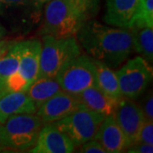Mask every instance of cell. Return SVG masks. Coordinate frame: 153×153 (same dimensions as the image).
<instances>
[{
	"instance_id": "1",
	"label": "cell",
	"mask_w": 153,
	"mask_h": 153,
	"mask_svg": "<svg viewBox=\"0 0 153 153\" xmlns=\"http://www.w3.org/2000/svg\"><path fill=\"white\" fill-rule=\"evenodd\" d=\"M76 36L89 57L111 68L118 67L134 51L128 28H111L89 19L83 22Z\"/></svg>"
},
{
	"instance_id": "2",
	"label": "cell",
	"mask_w": 153,
	"mask_h": 153,
	"mask_svg": "<svg viewBox=\"0 0 153 153\" xmlns=\"http://www.w3.org/2000/svg\"><path fill=\"white\" fill-rule=\"evenodd\" d=\"M85 21L69 0H49L45 3L42 33L57 38L75 37Z\"/></svg>"
},
{
	"instance_id": "3",
	"label": "cell",
	"mask_w": 153,
	"mask_h": 153,
	"mask_svg": "<svg viewBox=\"0 0 153 153\" xmlns=\"http://www.w3.org/2000/svg\"><path fill=\"white\" fill-rule=\"evenodd\" d=\"M44 122L34 114H19L0 123V146L3 149L30 150L36 144Z\"/></svg>"
},
{
	"instance_id": "4",
	"label": "cell",
	"mask_w": 153,
	"mask_h": 153,
	"mask_svg": "<svg viewBox=\"0 0 153 153\" xmlns=\"http://www.w3.org/2000/svg\"><path fill=\"white\" fill-rule=\"evenodd\" d=\"M80 54V47L75 37L57 38L44 35L38 77H55L66 62Z\"/></svg>"
},
{
	"instance_id": "5",
	"label": "cell",
	"mask_w": 153,
	"mask_h": 153,
	"mask_svg": "<svg viewBox=\"0 0 153 153\" xmlns=\"http://www.w3.org/2000/svg\"><path fill=\"white\" fill-rule=\"evenodd\" d=\"M55 77L62 90L73 94H77L87 88L97 85L94 60L81 54L66 62Z\"/></svg>"
},
{
	"instance_id": "6",
	"label": "cell",
	"mask_w": 153,
	"mask_h": 153,
	"mask_svg": "<svg viewBox=\"0 0 153 153\" xmlns=\"http://www.w3.org/2000/svg\"><path fill=\"white\" fill-rule=\"evenodd\" d=\"M105 117L100 112L81 109L53 124L71 140L75 147H78L93 139Z\"/></svg>"
},
{
	"instance_id": "7",
	"label": "cell",
	"mask_w": 153,
	"mask_h": 153,
	"mask_svg": "<svg viewBox=\"0 0 153 153\" xmlns=\"http://www.w3.org/2000/svg\"><path fill=\"white\" fill-rule=\"evenodd\" d=\"M122 96L129 100L140 97L152 79V69L141 56L128 60L116 71Z\"/></svg>"
},
{
	"instance_id": "8",
	"label": "cell",
	"mask_w": 153,
	"mask_h": 153,
	"mask_svg": "<svg viewBox=\"0 0 153 153\" xmlns=\"http://www.w3.org/2000/svg\"><path fill=\"white\" fill-rule=\"evenodd\" d=\"M42 5L38 0H0V15L13 28L28 31L39 21Z\"/></svg>"
},
{
	"instance_id": "9",
	"label": "cell",
	"mask_w": 153,
	"mask_h": 153,
	"mask_svg": "<svg viewBox=\"0 0 153 153\" xmlns=\"http://www.w3.org/2000/svg\"><path fill=\"white\" fill-rule=\"evenodd\" d=\"M81 109L85 108L76 94L61 90L40 105L36 111V115L46 124L55 123Z\"/></svg>"
},
{
	"instance_id": "10",
	"label": "cell",
	"mask_w": 153,
	"mask_h": 153,
	"mask_svg": "<svg viewBox=\"0 0 153 153\" xmlns=\"http://www.w3.org/2000/svg\"><path fill=\"white\" fill-rule=\"evenodd\" d=\"M112 115L125 136L128 146H130L146 120L140 105L134 100L123 97L117 101Z\"/></svg>"
},
{
	"instance_id": "11",
	"label": "cell",
	"mask_w": 153,
	"mask_h": 153,
	"mask_svg": "<svg viewBox=\"0 0 153 153\" xmlns=\"http://www.w3.org/2000/svg\"><path fill=\"white\" fill-rule=\"evenodd\" d=\"M75 150L71 140L53 123L44 124L36 144L29 150L33 153H71Z\"/></svg>"
},
{
	"instance_id": "12",
	"label": "cell",
	"mask_w": 153,
	"mask_h": 153,
	"mask_svg": "<svg viewBox=\"0 0 153 153\" xmlns=\"http://www.w3.org/2000/svg\"><path fill=\"white\" fill-rule=\"evenodd\" d=\"M93 139L102 145L106 153L122 152L128 147L125 136L112 114L105 117Z\"/></svg>"
},
{
	"instance_id": "13",
	"label": "cell",
	"mask_w": 153,
	"mask_h": 153,
	"mask_svg": "<svg viewBox=\"0 0 153 153\" xmlns=\"http://www.w3.org/2000/svg\"><path fill=\"white\" fill-rule=\"evenodd\" d=\"M37 107L26 92H8L0 97V123L19 114H35Z\"/></svg>"
},
{
	"instance_id": "14",
	"label": "cell",
	"mask_w": 153,
	"mask_h": 153,
	"mask_svg": "<svg viewBox=\"0 0 153 153\" xmlns=\"http://www.w3.org/2000/svg\"><path fill=\"white\" fill-rule=\"evenodd\" d=\"M42 44L37 39L25 40L18 71L31 85L38 77Z\"/></svg>"
},
{
	"instance_id": "15",
	"label": "cell",
	"mask_w": 153,
	"mask_h": 153,
	"mask_svg": "<svg viewBox=\"0 0 153 153\" xmlns=\"http://www.w3.org/2000/svg\"><path fill=\"white\" fill-rule=\"evenodd\" d=\"M139 0H105L104 22L111 26L128 28Z\"/></svg>"
},
{
	"instance_id": "16",
	"label": "cell",
	"mask_w": 153,
	"mask_h": 153,
	"mask_svg": "<svg viewBox=\"0 0 153 153\" xmlns=\"http://www.w3.org/2000/svg\"><path fill=\"white\" fill-rule=\"evenodd\" d=\"M85 109L100 112L106 116L113 114L117 101L110 98L97 86L87 88L76 94Z\"/></svg>"
},
{
	"instance_id": "17",
	"label": "cell",
	"mask_w": 153,
	"mask_h": 153,
	"mask_svg": "<svg viewBox=\"0 0 153 153\" xmlns=\"http://www.w3.org/2000/svg\"><path fill=\"white\" fill-rule=\"evenodd\" d=\"M25 41L11 43L4 54L0 58V92L8 93L5 81L8 76L18 71Z\"/></svg>"
},
{
	"instance_id": "18",
	"label": "cell",
	"mask_w": 153,
	"mask_h": 153,
	"mask_svg": "<svg viewBox=\"0 0 153 153\" xmlns=\"http://www.w3.org/2000/svg\"><path fill=\"white\" fill-rule=\"evenodd\" d=\"M61 90L56 77H38L29 86L26 93L38 109L45 101Z\"/></svg>"
},
{
	"instance_id": "19",
	"label": "cell",
	"mask_w": 153,
	"mask_h": 153,
	"mask_svg": "<svg viewBox=\"0 0 153 153\" xmlns=\"http://www.w3.org/2000/svg\"><path fill=\"white\" fill-rule=\"evenodd\" d=\"M94 62L96 70L97 86L110 98L118 101L123 96L121 94L116 71L100 60H94Z\"/></svg>"
},
{
	"instance_id": "20",
	"label": "cell",
	"mask_w": 153,
	"mask_h": 153,
	"mask_svg": "<svg viewBox=\"0 0 153 153\" xmlns=\"http://www.w3.org/2000/svg\"><path fill=\"white\" fill-rule=\"evenodd\" d=\"M134 50L148 63L153 61V29L149 27L130 28Z\"/></svg>"
},
{
	"instance_id": "21",
	"label": "cell",
	"mask_w": 153,
	"mask_h": 153,
	"mask_svg": "<svg viewBox=\"0 0 153 153\" xmlns=\"http://www.w3.org/2000/svg\"><path fill=\"white\" fill-rule=\"evenodd\" d=\"M153 27V0H139L128 28Z\"/></svg>"
},
{
	"instance_id": "22",
	"label": "cell",
	"mask_w": 153,
	"mask_h": 153,
	"mask_svg": "<svg viewBox=\"0 0 153 153\" xmlns=\"http://www.w3.org/2000/svg\"><path fill=\"white\" fill-rule=\"evenodd\" d=\"M73 5L78 9L85 17L86 21L94 17L99 9L100 0H69Z\"/></svg>"
},
{
	"instance_id": "23",
	"label": "cell",
	"mask_w": 153,
	"mask_h": 153,
	"mask_svg": "<svg viewBox=\"0 0 153 153\" xmlns=\"http://www.w3.org/2000/svg\"><path fill=\"white\" fill-rule=\"evenodd\" d=\"M30 84L18 71L13 73L10 76H8L5 81L7 92H18V91L26 92Z\"/></svg>"
},
{
	"instance_id": "24",
	"label": "cell",
	"mask_w": 153,
	"mask_h": 153,
	"mask_svg": "<svg viewBox=\"0 0 153 153\" xmlns=\"http://www.w3.org/2000/svg\"><path fill=\"white\" fill-rule=\"evenodd\" d=\"M135 142L153 145V121H144L134 141Z\"/></svg>"
},
{
	"instance_id": "25",
	"label": "cell",
	"mask_w": 153,
	"mask_h": 153,
	"mask_svg": "<svg viewBox=\"0 0 153 153\" xmlns=\"http://www.w3.org/2000/svg\"><path fill=\"white\" fill-rule=\"evenodd\" d=\"M140 106L142 110L145 119L153 121V96L152 90H150L145 95V97L141 100Z\"/></svg>"
},
{
	"instance_id": "26",
	"label": "cell",
	"mask_w": 153,
	"mask_h": 153,
	"mask_svg": "<svg viewBox=\"0 0 153 153\" xmlns=\"http://www.w3.org/2000/svg\"><path fill=\"white\" fill-rule=\"evenodd\" d=\"M80 152L82 153H106L100 143L95 140H89L82 145Z\"/></svg>"
},
{
	"instance_id": "27",
	"label": "cell",
	"mask_w": 153,
	"mask_h": 153,
	"mask_svg": "<svg viewBox=\"0 0 153 153\" xmlns=\"http://www.w3.org/2000/svg\"><path fill=\"white\" fill-rule=\"evenodd\" d=\"M128 152L130 153H152L153 145L146 143L135 142L128 146L126 149Z\"/></svg>"
},
{
	"instance_id": "28",
	"label": "cell",
	"mask_w": 153,
	"mask_h": 153,
	"mask_svg": "<svg viewBox=\"0 0 153 153\" xmlns=\"http://www.w3.org/2000/svg\"><path fill=\"white\" fill-rule=\"evenodd\" d=\"M10 44L11 43H9L7 41H1L0 40V58H1L2 55L4 54V52L9 48V46L10 45Z\"/></svg>"
},
{
	"instance_id": "29",
	"label": "cell",
	"mask_w": 153,
	"mask_h": 153,
	"mask_svg": "<svg viewBox=\"0 0 153 153\" xmlns=\"http://www.w3.org/2000/svg\"><path fill=\"white\" fill-rule=\"evenodd\" d=\"M6 35V30L5 28L3 26L0 25V40H2V38H4Z\"/></svg>"
},
{
	"instance_id": "30",
	"label": "cell",
	"mask_w": 153,
	"mask_h": 153,
	"mask_svg": "<svg viewBox=\"0 0 153 153\" xmlns=\"http://www.w3.org/2000/svg\"><path fill=\"white\" fill-rule=\"evenodd\" d=\"M42 4H45L46 2H48V1H49V0H38Z\"/></svg>"
},
{
	"instance_id": "31",
	"label": "cell",
	"mask_w": 153,
	"mask_h": 153,
	"mask_svg": "<svg viewBox=\"0 0 153 153\" xmlns=\"http://www.w3.org/2000/svg\"><path fill=\"white\" fill-rule=\"evenodd\" d=\"M2 150H3V148L1 147V146H0V152H1V151H2Z\"/></svg>"
},
{
	"instance_id": "32",
	"label": "cell",
	"mask_w": 153,
	"mask_h": 153,
	"mask_svg": "<svg viewBox=\"0 0 153 153\" xmlns=\"http://www.w3.org/2000/svg\"><path fill=\"white\" fill-rule=\"evenodd\" d=\"M2 95H3V94H0V97H1V96H2Z\"/></svg>"
},
{
	"instance_id": "33",
	"label": "cell",
	"mask_w": 153,
	"mask_h": 153,
	"mask_svg": "<svg viewBox=\"0 0 153 153\" xmlns=\"http://www.w3.org/2000/svg\"><path fill=\"white\" fill-rule=\"evenodd\" d=\"M0 94H3V93H1V92H0Z\"/></svg>"
}]
</instances>
